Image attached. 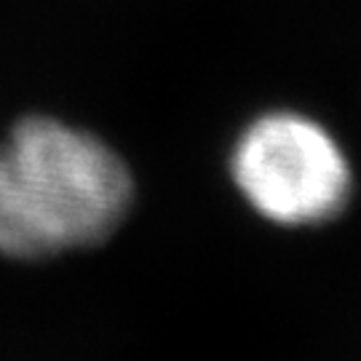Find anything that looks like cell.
<instances>
[{
  "instance_id": "2",
  "label": "cell",
  "mask_w": 361,
  "mask_h": 361,
  "mask_svg": "<svg viewBox=\"0 0 361 361\" xmlns=\"http://www.w3.org/2000/svg\"><path fill=\"white\" fill-rule=\"evenodd\" d=\"M231 180L259 217L281 228L326 225L353 198L343 145L297 110H268L246 123L233 142Z\"/></svg>"
},
{
  "instance_id": "1",
  "label": "cell",
  "mask_w": 361,
  "mask_h": 361,
  "mask_svg": "<svg viewBox=\"0 0 361 361\" xmlns=\"http://www.w3.org/2000/svg\"><path fill=\"white\" fill-rule=\"evenodd\" d=\"M134 177L110 145L54 116H27L0 140V255L46 259L91 249L123 225Z\"/></svg>"
}]
</instances>
